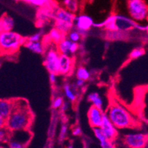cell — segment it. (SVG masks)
<instances>
[{"instance_id": "6da1fadb", "label": "cell", "mask_w": 148, "mask_h": 148, "mask_svg": "<svg viewBox=\"0 0 148 148\" xmlns=\"http://www.w3.org/2000/svg\"><path fill=\"white\" fill-rule=\"evenodd\" d=\"M33 114L28 103L23 99L13 100V110L6 119V128L10 132L27 130L33 122Z\"/></svg>"}, {"instance_id": "7a4b0ae2", "label": "cell", "mask_w": 148, "mask_h": 148, "mask_svg": "<svg viewBox=\"0 0 148 148\" xmlns=\"http://www.w3.org/2000/svg\"><path fill=\"white\" fill-rule=\"evenodd\" d=\"M93 27L98 28H105L109 32L120 31V32H127L129 29L133 28H140L136 23L128 18L122 15H111L108 17L105 21L99 23H95Z\"/></svg>"}, {"instance_id": "3957f363", "label": "cell", "mask_w": 148, "mask_h": 148, "mask_svg": "<svg viewBox=\"0 0 148 148\" xmlns=\"http://www.w3.org/2000/svg\"><path fill=\"white\" fill-rule=\"evenodd\" d=\"M106 114L116 129L131 127L136 123L128 111L119 104L111 105Z\"/></svg>"}, {"instance_id": "277c9868", "label": "cell", "mask_w": 148, "mask_h": 148, "mask_svg": "<svg viewBox=\"0 0 148 148\" xmlns=\"http://www.w3.org/2000/svg\"><path fill=\"white\" fill-rule=\"evenodd\" d=\"M27 38L14 31L0 33V53L12 55L18 52L25 45Z\"/></svg>"}, {"instance_id": "5b68a950", "label": "cell", "mask_w": 148, "mask_h": 148, "mask_svg": "<svg viewBox=\"0 0 148 148\" xmlns=\"http://www.w3.org/2000/svg\"><path fill=\"white\" fill-rule=\"evenodd\" d=\"M127 10L134 21H141L148 16V5L142 0L127 1Z\"/></svg>"}, {"instance_id": "8992f818", "label": "cell", "mask_w": 148, "mask_h": 148, "mask_svg": "<svg viewBox=\"0 0 148 148\" xmlns=\"http://www.w3.org/2000/svg\"><path fill=\"white\" fill-rule=\"evenodd\" d=\"M44 66L49 73L58 75V64L60 55L57 47H49L44 52Z\"/></svg>"}, {"instance_id": "52a82bcc", "label": "cell", "mask_w": 148, "mask_h": 148, "mask_svg": "<svg viewBox=\"0 0 148 148\" xmlns=\"http://www.w3.org/2000/svg\"><path fill=\"white\" fill-rule=\"evenodd\" d=\"M124 142L129 148H145L148 143V135L143 133H131L124 136Z\"/></svg>"}, {"instance_id": "ba28073f", "label": "cell", "mask_w": 148, "mask_h": 148, "mask_svg": "<svg viewBox=\"0 0 148 148\" xmlns=\"http://www.w3.org/2000/svg\"><path fill=\"white\" fill-rule=\"evenodd\" d=\"M95 22L91 16L86 14H80L75 16L74 21V27L75 29L80 33L83 37L87 34V32L93 27Z\"/></svg>"}, {"instance_id": "9c48e42d", "label": "cell", "mask_w": 148, "mask_h": 148, "mask_svg": "<svg viewBox=\"0 0 148 148\" xmlns=\"http://www.w3.org/2000/svg\"><path fill=\"white\" fill-rule=\"evenodd\" d=\"M74 60L71 56L60 55L58 64V75H69L72 72Z\"/></svg>"}, {"instance_id": "30bf717a", "label": "cell", "mask_w": 148, "mask_h": 148, "mask_svg": "<svg viewBox=\"0 0 148 148\" xmlns=\"http://www.w3.org/2000/svg\"><path fill=\"white\" fill-rule=\"evenodd\" d=\"M100 129L105 136L111 141H114L118 135L117 129L116 128L115 126L109 120L108 117L106 114H104V116H103V122H102Z\"/></svg>"}, {"instance_id": "8fae6325", "label": "cell", "mask_w": 148, "mask_h": 148, "mask_svg": "<svg viewBox=\"0 0 148 148\" xmlns=\"http://www.w3.org/2000/svg\"><path fill=\"white\" fill-rule=\"evenodd\" d=\"M57 49L60 55L71 56L78 50L79 44L77 43L72 42L66 38L58 44Z\"/></svg>"}, {"instance_id": "7c38bea8", "label": "cell", "mask_w": 148, "mask_h": 148, "mask_svg": "<svg viewBox=\"0 0 148 148\" xmlns=\"http://www.w3.org/2000/svg\"><path fill=\"white\" fill-rule=\"evenodd\" d=\"M104 113L102 110L91 106L88 111V118L90 125L93 127H100L103 122Z\"/></svg>"}, {"instance_id": "4fadbf2b", "label": "cell", "mask_w": 148, "mask_h": 148, "mask_svg": "<svg viewBox=\"0 0 148 148\" xmlns=\"http://www.w3.org/2000/svg\"><path fill=\"white\" fill-rule=\"evenodd\" d=\"M53 17L56 22L66 23L74 25V21L75 18V14L69 12L64 8L56 9L55 13H53Z\"/></svg>"}, {"instance_id": "5bb4252c", "label": "cell", "mask_w": 148, "mask_h": 148, "mask_svg": "<svg viewBox=\"0 0 148 148\" xmlns=\"http://www.w3.org/2000/svg\"><path fill=\"white\" fill-rule=\"evenodd\" d=\"M13 110V99H0V117L7 119Z\"/></svg>"}, {"instance_id": "9a60e30c", "label": "cell", "mask_w": 148, "mask_h": 148, "mask_svg": "<svg viewBox=\"0 0 148 148\" xmlns=\"http://www.w3.org/2000/svg\"><path fill=\"white\" fill-rule=\"evenodd\" d=\"M15 21L10 15L5 13L0 17V33L13 31Z\"/></svg>"}, {"instance_id": "2e32d148", "label": "cell", "mask_w": 148, "mask_h": 148, "mask_svg": "<svg viewBox=\"0 0 148 148\" xmlns=\"http://www.w3.org/2000/svg\"><path fill=\"white\" fill-rule=\"evenodd\" d=\"M66 35L61 33L60 31L56 28H52L50 31H49V34H48V38H49V41L53 44H58L62 40H64L66 38Z\"/></svg>"}, {"instance_id": "e0dca14e", "label": "cell", "mask_w": 148, "mask_h": 148, "mask_svg": "<svg viewBox=\"0 0 148 148\" xmlns=\"http://www.w3.org/2000/svg\"><path fill=\"white\" fill-rule=\"evenodd\" d=\"M88 100L92 104V106L97 108L103 111V99L98 92L90 93L88 96Z\"/></svg>"}, {"instance_id": "ac0fdd59", "label": "cell", "mask_w": 148, "mask_h": 148, "mask_svg": "<svg viewBox=\"0 0 148 148\" xmlns=\"http://www.w3.org/2000/svg\"><path fill=\"white\" fill-rule=\"evenodd\" d=\"M24 46L34 53L43 54L44 52V47L41 41H39V42H29V41H27Z\"/></svg>"}, {"instance_id": "d6986e66", "label": "cell", "mask_w": 148, "mask_h": 148, "mask_svg": "<svg viewBox=\"0 0 148 148\" xmlns=\"http://www.w3.org/2000/svg\"><path fill=\"white\" fill-rule=\"evenodd\" d=\"M24 2L33 5V6L40 8H51L52 6V5L51 4L54 3L53 1H49V0H27Z\"/></svg>"}, {"instance_id": "ffe728a7", "label": "cell", "mask_w": 148, "mask_h": 148, "mask_svg": "<svg viewBox=\"0 0 148 148\" xmlns=\"http://www.w3.org/2000/svg\"><path fill=\"white\" fill-rule=\"evenodd\" d=\"M63 5L64 8L68 10L70 13L75 14V13L78 11L79 9V4L77 1L75 0H64L63 1Z\"/></svg>"}, {"instance_id": "44dd1931", "label": "cell", "mask_w": 148, "mask_h": 148, "mask_svg": "<svg viewBox=\"0 0 148 148\" xmlns=\"http://www.w3.org/2000/svg\"><path fill=\"white\" fill-rule=\"evenodd\" d=\"M76 77L78 80L86 81V80H89V78L91 77V74H90V72H88V70L86 68L81 66L79 67L77 69Z\"/></svg>"}, {"instance_id": "7402d4cb", "label": "cell", "mask_w": 148, "mask_h": 148, "mask_svg": "<svg viewBox=\"0 0 148 148\" xmlns=\"http://www.w3.org/2000/svg\"><path fill=\"white\" fill-rule=\"evenodd\" d=\"M27 141H20L17 138L13 139L10 137L7 148H25L27 145Z\"/></svg>"}, {"instance_id": "603a6c76", "label": "cell", "mask_w": 148, "mask_h": 148, "mask_svg": "<svg viewBox=\"0 0 148 148\" xmlns=\"http://www.w3.org/2000/svg\"><path fill=\"white\" fill-rule=\"evenodd\" d=\"M64 94H65L66 97V98L69 99V100L71 101V102H74V101L76 100L77 99L76 93H75V91H74L72 87L69 84L66 83V84L64 85Z\"/></svg>"}, {"instance_id": "cb8c5ba5", "label": "cell", "mask_w": 148, "mask_h": 148, "mask_svg": "<svg viewBox=\"0 0 148 148\" xmlns=\"http://www.w3.org/2000/svg\"><path fill=\"white\" fill-rule=\"evenodd\" d=\"M66 36V38H68L69 41L74 43H77V44H78V42L80 41L82 38L80 33L77 30H76V29H72Z\"/></svg>"}, {"instance_id": "d4e9b609", "label": "cell", "mask_w": 148, "mask_h": 148, "mask_svg": "<svg viewBox=\"0 0 148 148\" xmlns=\"http://www.w3.org/2000/svg\"><path fill=\"white\" fill-rule=\"evenodd\" d=\"M11 132L5 127V128L0 129V145L8 142L10 139Z\"/></svg>"}, {"instance_id": "484cf974", "label": "cell", "mask_w": 148, "mask_h": 148, "mask_svg": "<svg viewBox=\"0 0 148 148\" xmlns=\"http://www.w3.org/2000/svg\"><path fill=\"white\" fill-rule=\"evenodd\" d=\"M99 145L102 148H116L114 141L108 139L106 137L99 140Z\"/></svg>"}, {"instance_id": "4316f807", "label": "cell", "mask_w": 148, "mask_h": 148, "mask_svg": "<svg viewBox=\"0 0 148 148\" xmlns=\"http://www.w3.org/2000/svg\"><path fill=\"white\" fill-rule=\"evenodd\" d=\"M145 54V50L142 48H136L134 49L130 54V58L131 59H136L142 57Z\"/></svg>"}, {"instance_id": "83f0119b", "label": "cell", "mask_w": 148, "mask_h": 148, "mask_svg": "<svg viewBox=\"0 0 148 148\" xmlns=\"http://www.w3.org/2000/svg\"><path fill=\"white\" fill-rule=\"evenodd\" d=\"M67 134H68V126L66 124H63L60 127V141H64L65 138L66 137Z\"/></svg>"}, {"instance_id": "f1b7e54d", "label": "cell", "mask_w": 148, "mask_h": 148, "mask_svg": "<svg viewBox=\"0 0 148 148\" xmlns=\"http://www.w3.org/2000/svg\"><path fill=\"white\" fill-rule=\"evenodd\" d=\"M64 103V99L61 97H58L55 98L52 102V108H61L62 105Z\"/></svg>"}, {"instance_id": "f546056e", "label": "cell", "mask_w": 148, "mask_h": 148, "mask_svg": "<svg viewBox=\"0 0 148 148\" xmlns=\"http://www.w3.org/2000/svg\"><path fill=\"white\" fill-rule=\"evenodd\" d=\"M41 39V33H36L31 36L27 39V41L29 42H39Z\"/></svg>"}, {"instance_id": "4dcf8cb0", "label": "cell", "mask_w": 148, "mask_h": 148, "mask_svg": "<svg viewBox=\"0 0 148 148\" xmlns=\"http://www.w3.org/2000/svg\"><path fill=\"white\" fill-rule=\"evenodd\" d=\"M57 75L56 74L49 73V80H50L51 83L55 84L57 82Z\"/></svg>"}, {"instance_id": "1f68e13d", "label": "cell", "mask_w": 148, "mask_h": 148, "mask_svg": "<svg viewBox=\"0 0 148 148\" xmlns=\"http://www.w3.org/2000/svg\"><path fill=\"white\" fill-rule=\"evenodd\" d=\"M81 134H82L81 128H80V127H75V128L73 130V131H72V134H73V136H80L81 135Z\"/></svg>"}, {"instance_id": "d6a6232c", "label": "cell", "mask_w": 148, "mask_h": 148, "mask_svg": "<svg viewBox=\"0 0 148 148\" xmlns=\"http://www.w3.org/2000/svg\"><path fill=\"white\" fill-rule=\"evenodd\" d=\"M85 83H86V81H84V80H78V79H77L76 81L77 87V88H82V87L84 86Z\"/></svg>"}, {"instance_id": "836d02e7", "label": "cell", "mask_w": 148, "mask_h": 148, "mask_svg": "<svg viewBox=\"0 0 148 148\" xmlns=\"http://www.w3.org/2000/svg\"><path fill=\"white\" fill-rule=\"evenodd\" d=\"M69 107V104L68 103H66V102H64V103H63V105H62V106L60 108H61L62 111L65 112V111H66L67 110H68Z\"/></svg>"}, {"instance_id": "e575fe53", "label": "cell", "mask_w": 148, "mask_h": 148, "mask_svg": "<svg viewBox=\"0 0 148 148\" xmlns=\"http://www.w3.org/2000/svg\"><path fill=\"white\" fill-rule=\"evenodd\" d=\"M6 127V119L0 117V129Z\"/></svg>"}, {"instance_id": "d590c367", "label": "cell", "mask_w": 148, "mask_h": 148, "mask_svg": "<svg viewBox=\"0 0 148 148\" xmlns=\"http://www.w3.org/2000/svg\"><path fill=\"white\" fill-rule=\"evenodd\" d=\"M0 148H7V147H4L3 145H0Z\"/></svg>"}, {"instance_id": "8d00e7d4", "label": "cell", "mask_w": 148, "mask_h": 148, "mask_svg": "<svg viewBox=\"0 0 148 148\" xmlns=\"http://www.w3.org/2000/svg\"><path fill=\"white\" fill-rule=\"evenodd\" d=\"M145 29H146L147 32V33H148V25L146 27H145Z\"/></svg>"}, {"instance_id": "74e56055", "label": "cell", "mask_w": 148, "mask_h": 148, "mask_svg": "<svg viewBox=\"0 0 148 148\" xmlns=\"http://www.w3.org/2000/svg\"><path fill=\"white\" fill-rule=\"evenodd\" d=\"M67 148H74V147H73L72 146V145H70V146H69L68 147H67Z\"/></svg>"}, {"instance_id": "f35d334b", "label": "cell", "mask_w": 148, "mask_h": 148, "mask_svg": "<svg viewBox=\"0 0 148 148\" xmlns=\"http://www.w3.org/2000/svg\"><path fill=\"white\" fill-rule=\"evenodd\" d=\"M0 66H1V60H0Z\"/></svg>"}]
</instances>
